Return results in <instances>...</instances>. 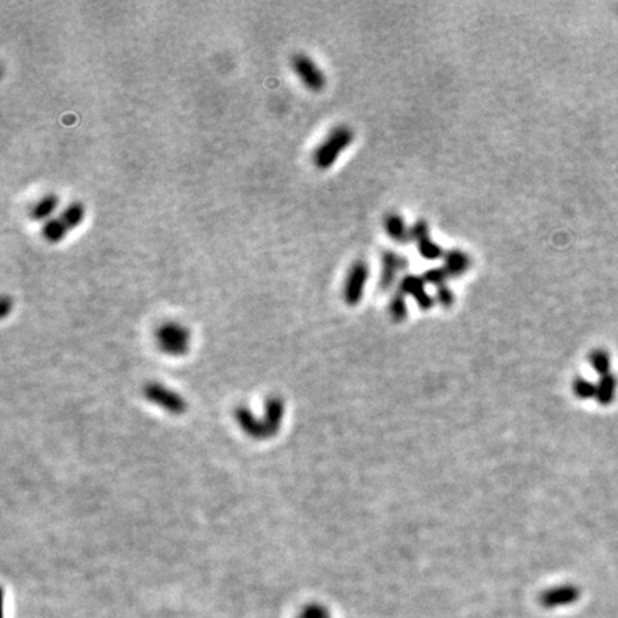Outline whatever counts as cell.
<instances>
[{"instance_id":"obj_1","label":"cell","mask_w":618,"mask_h":618,"mask_svg":"<svg viewBox=\"0 0 618 618\" xmlns=\"http://www.w3.org/2000/svg\"><path fill=\"white\" fill-rule=\"evenodd\" d=\"M235 418L241 430L253 440H268L274 437L284 418V402L281 398H269L265 405V416L258 420L248 408L239 406L235 411Z\"/></svg>"},{"instance_id":"obj_2","label":"cell","mask_w":618,"mask_h":618,"mask_svg":"<svg viewBox=\"0 0 618 618\" xmlns=\"http://www.w3.org/2000/svg\"><path fill=\"white\" fill-rule=\"evenodd\" d=\"M353 139L355 135L349 126L339 125L334 128L314 152L315 166L321 171L332 168L341 157V153H344L352 145Z\"/></svg>"},{"instance_id":"obj_3","label":"cell","mask_w":618,"mask_h":618,"mask_svg":"<svg viewBox=\"0 0 618 618\" xmlns=\"http://www.w3.org/2000/svg\"><path fill=\"white\" fill-rule=\"evenodd\" d=\"M86 217L85 205L79 200L69 203L55 218H52L42 226V238L47 243H61L73 229H76Z\"/></svg>"},{"instance_id":"obj_4","label":"cell","mask_w":618,"mask_h":618,"mask_svg":"<svg viewBox=\"0 0 618 618\" xmlns=\"http://www.w3.org/2000/svg\"><path fill=\"white\" fill-rule=\"evenodd\" d=\"M159 349L171 356H182L190 346V331L181 322L169 321L162 324L154 332Z\"/></svg>"},{"instance_id":"obj_5","label":"cell","mask_w":618,"mask_h":618,"mask_svg":"<svg viewBox=\"0 0 618 618\" xmlns=\"http://www.w3.org/2000/svg\"><path fill=\"white\" fill-rule=\"evenodd\" d=\"M291 68L299 78L302 85L314 93H320L327 87V76L317 62L302 52L291 58Z\"/></svg>"},{"instance_id":"obj_6","label":"cell","mask_w":618,"mask_h":618,"mask_svg":"<svg viewBox=\"0 0 618 618\" xmlns=\"http://www.w3.org/2000/svg\"><path fill=\"white\" fill-rule=\"evenodd\" d=\"M143 395L149 402L162 408L172 416H182L188 408L186 401L176 391L159 382L147 384L143 389Z\"/></svg>"},{"instance_id":"obj_7","label":"cell","mask_w":618,"mask_h":618,"mask_svg":"<svg viewBox=\"0 0 618 618\" xmlns=\"http://www.w3.org/2000/svg\"><path fill=\"white\" fill-rule=\"evenodd\" d=\"M370 279V265L364 260H358L352 262L346 279L344 282V301L348 305H356L363 299L365 285Z\"/></svg>"},{"instance_id":"obj_8","label":"cell","mask_w":618,"mask_h":618,"mask_svg":"<svg viewBox=\"0 0 618 618\" xmlns=\"http://www.w3.org/2000/svg\"><path fill=\"white\" fill-rule=\"evenodd\" d=\"M411 241H414L418 246L421 256L425 260H438L444 253L442 248L431 239L430 226L425 221H417L411 226Z\"/></svg>"},{"instance_id":"obj_9","label":"cell","mask_w":618,"mask_h":618,"mask_svg":"<svg viewBox=\"0 0 618 618\" xmlns=\"http://www.w3.org/2000/svg\"><path fill=\"white\" fill-rule=\"evenodd\" d=\"M408 261L404 256L398 255L394 250H385L382 253V269H381V278H380V286L381 289H389L392 284L396 279V275L399 271L406 268Z\"/></svg>"},{"instance_id":"obj_10","label":"cell","mask_w":618,"mask_h":618,"mask_svg":"<svg viewBox=\"0 0 618 618\" xmlns=\"http://www.w3.org/2000/svg\"><path fill=\"white\" fill-rule=\"evenodd\" d=\"M399 292H402L404 295H412V298H416V301L424 311H427V309H430L434 305V299L425 291V281L423 277H417V275L404 277L401 281Z\"/></svg>"},{"instance_id":"obj_11","label":"cell","mask_w":618,"mask_h":618,"mask_svg":"<svg viewBox=\"0 0 618 618\" xmlns=\"http://www.w3.org/2000/svg\"><path fill=\"white\" fill-rule=\"evenodd\" d=\"M59 205H61L59 195L49 192L32 205V208L29 211V218L35 222L46 224L47 221L52 219V215H54L55 211L59 208Z\"/></svg>"},{"instance_id":"obj_12","label":"cell","mask_w":618,"mask_h":618,"mask_svg":"<svg viewBox=\"0 0 618 618\" xmlns=\"http://www.w3.org/2000/svg\"><path fill=\"white\" fill-rule=\"evenodd\" d=\"M473 265L471 256L461 249H451L444 255V269L449 277H462Z\"/></svg>"},{"instance_id":"obj_13","label":"cell","mask_w":618,"mask_h":618,"mask_svg":"<svg viewBox=\"0 0 618 618\" xmlns=\"http://www.w3.org/2000/svg\"><path fill=\"white\" fill-rule=\"evenodd\" d=\"M384 228L387 235L398 243H406L411 241V228L406 226L405 219L396 212L387 214L384 219Z\"/></svg>"},{"instance_id":"obj_14","label":"cell","mask_w":618,"mask_h":618,"mask_svg":"<svg viewBox=\"0 0 618 618\" xmlns=\"http://www.w3.org/2000/svg\"><path fill=\"white\" fill-rule=\"evenodd\" d=\"M615 388H617V380L612 375H610V374L604 375L601 378L600 385L597 387V394H595L597 399L601 404H604V405L610 404L612 401V398H614Z\"/></svg>"},{"instance_id":"obj_15","label":"cell","mask_w":618,"mask_h":618,"mask_svg":"<svg viewBox=\"0 0 618 618\" xmlns=\"http://www.w3.org/2000/svg\"><path fill=\"white\" fill-rule=\"evenodd\" d=\"M389 314L391 317L399 322L406 317V302H405V295L402 292H398L389 303Z\"/></svg>"},{"instance_id":"obj_16","label":"cell","mask_w":618,"mask_h":618,"mask_svg":"<svg viewBox=\"0 0 618 618\" xmlns=\"http://www.w3.org/2000/svg\"><path fill=\"white\" fill-rule=\"evenodd\" d=\"M591 364L594 367V370L604 375H608V370H610V356L608 353H605L604 351H595L591 355Z\"/></svg>"},{"instance_id":"obj_17","label":"cell","mask_w":618,"mask_h":618,"mask_svg":"<svg viewBox=\"0 0 618 618\" xmlns=\"http://www.w3.org/2000/svg\"><path fill=\"white\" fill-rule=\"evenodd\" d=\"M424 281L434 285L435 288H440L442 285H447V279L449 278V275L447 274V271L444 268H434L430 269L424 274Z\"/></svg>"},{"instance_id":"obj_18","label":"cell","mask_w":618,"mask_h":618,"mask_svg":"<svg viewBox=\"0 0 618 618\" xmlns=\"http://www.w3.org/2000/svg\"><path fill=\"white\" fill-rule=\"evenodd\" d=\"M574 389L577 392L578 396L581 398H590V396H595L597 394V387H593L590 382L583 381V380H577L574 384Z\"/></svg>"},{"instance_id":"obj_19","label":"cell","mask_w":618,"mask_h":618,"mask_svg":"<svg viewBox=\"0 0 618 618\" xmlns=\"http://www.w3.org/2000/svg\"><path fill=\"white\" fill-rule=\"evenodd\" d=\"M437 301H438L442 306H445V308H448V306L452 305V302H454V293H452V291L448 288V285H442V286L437 288Z\"/></svg>"},{"instance_id":"obj_20","label":"cell","mask_w":618,"mask_h":618,"mask_svg":"<svg viewBox=\"0 0 618 618\" xmlns=\"http://www.w3.org/2000/svg\"><path fill=\"white\" fill-rule=\"evenodd\" d=\"M12 306H13V301H12V298L8 296V295H5V296L2 298V301H0V311H2V317H4V318L8 317V314L11 313Z\"/></svg>"}]
</instances>
